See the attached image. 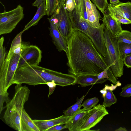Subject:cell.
I'll list each match as a JSON object with an SVG mask.
<instances>
[{"instance_id":"6da1fadb","label":"cell","mask_w":131,"mask_h":131,"mask_svg":"<svg viewBox=\"0 0 131 131\" xmlns=\"http://www.w3.org/2000/svg\"><path fill=\"white\" fill-rule=\"evenodd\" d=\"M67 42L69 74L77 77L97 75L108 67L91 39L82 31L73 28Z\"/></svg>"},{"instance_id":"7a4b0ae2","label":"cell","mask_w":131,"mask_h":131,"mask_svg":"<svg viewBox=\"0 0 131 131\" xmlns=\"http://www.w3.org/2000/svg\"><path fill=\"white\" fill-rule=\"evenodd\" d=\"M54 81L57 85L64 87L77 83V78L73 75L63 73L39 66H27L18 68L14 77L13 84H25L35 86L46 84Z\"/></svg>"},{"instance_id":"3957f363","label":"cell","mask_w":131,"mask_h":131,"mask_svg":"<svg viewBox=\"0 0 131 131\" xmlns=\"http://www.w3.org/2000/svg\"><path fill=\"white\" fill-rule=\"evenodd\" d=\"M15 93L12 99L6 103V109L3 118L10 127L18 131H22L20 119L25 103L28 101L30 90L26 85L17 84Z\"/></svg>"},{"instance_id":"277c9868","label":"cell","mask_w":131,"mask_h":131,"mask_svg":"<svg viewBox=\"0 0 131 131\" xmlns=\"http://www.w3.org/2000/svg\"><path fill=\"white\" fill-rule=\"evenodd\" d=\"M68 13L73 28L79 30L88 36L98 52L104 57L106 53V48L104 37L105 27L103 23L101 24L99 28H95L90 25L82 16L78 15L75 9Z\"/></svg>"},{"instance_id":"5b68a950","label":"cell","mask_w":131,"mask_h":131,"mask_svg":"<svg viewBox=\"0 0 131 131\" xmlns=\"http://www.w3.org/2000/svg\"><path fill=\"white\" fill-rule=\"evenodd\" d=\"M104 37L106 48V53L104 57L105 61L115 77L116 78L121 77L123 74L124 63L120 57L117 38L113 37L106 28Z\"/></svg>"},{"instance_id":"8992f818","label":"cell","mask_w":131,"mask_h":131,"mask_svg":"<svg viewBox=\"0 0 131 131\" xmlns=\"http://www.w3.org/2000/svg\"><path fill=\"white\" fill-rule=\"evenodd\" d=\"M21 52L15 53L9 49L3 63L0 67V91H7L13 84L14 76L18 68Z\"/></svg>"},{"instance_id":"52a82bcc","label":"cell","mask_w":131,"mask_h":131,"mask_svg":"<svg viewBox=\"0 0 131 131\" xmlns=\"http://www.w3.org/2000/svg\"><path fill=\"white\" fill-rule=\"evenodd\" d=\"M24 8L19 4L10 11L0 13V35L10 33L24 17Z\"/></svg>"},{"instance_id":"ba28073f","label":"cell","mask_w":131,"mask_h":131,"mask_svg":"<svg viewBox=\"0 0 131 131\" xmlns=\"http://www.w3.org/2000/svg\"><path fill=\"white\" fill-rule=\"evenodd\" d=\"M51 16L55 19L60 32L67 39L70 36L73 28L65 4L62 3L59 4L56 11Z\"/></svg>"},{"instance_id":"9c48e42d","label":"cell","mask_w":131,"mask_h":131,"mask_svg":"<svg viewBox=\"0 0 131 131\" xmlns=\"http://www.w3.org/2000/svg\"><path fill=\"white\" fill-rule=\"evenodd\" d=\"M42 53L41 50L37 46L32 45H27L22 52L18 68L27 66H38L41 61Z\"/></svg>"},{"instance_id":"30bf717a","label":"cell","mask_w":131,"mask_h":131,"mask_svg":"<svg viewBox=\"0 0 131 131\" xmlns=\"http://www.w3.org/2000/svg\"><path fill=\"white\" fill-rule=\"evenodd\" d=\"M108 112L106 107L100 104L91 109L90 114L82 127L80 131L90 130V129L100 122L103 117L108 115Z\"/></svg>"},{"instance_id":"8fae6325","label":"cell","mask_w":131,"mask_h":131,"mask_svg":"<svg viewBox=\"0 0 131 131\" xmlns=\"http://www.w3.org/2000/svg\"><path fill=\"white\" fill-rule=\"evenodd\" d=\"M50 26L49 28L50 35L53 43L57 50L59 52L62 51L67 53V39L62 35L57 26L56 21L52 16L48 18Z\"/></svg>"},{"instance_id":"7c38bea8","label":"cell","mask_w":131,"mask_h":131,"mask_svg":"<svg viewBox=\"0 0 131 131\" xmlns=\"http://www.w3.org/2000/svg\"><path fill=\"white\" fill-rule=\"evenodd\" d=\"M91 110L85 111L81 109L70 117L65 126L70 131H80L82 127L90 115Z\"/></svg>"},{"instance_id":"4fadbf2b","label":"cell","mask_w":131,"mask_h":131,"mask_svg":"<svg viewBox=\"0 0 131 131\" xmlns=\"http://www.w3.org/2000/svg\"><path fill=\"white\" fill-rule=\"evenodd\" d=\"M87 14L88 23L93 27L99 28L101 27L99 19L101 17L95 5L90 0H85Z\"/></svg>"},{"instance_id":"5bb4252c","label":"cell","mask_w":131,"mask_h":131,"mask_svg":"<svg viewBox=\"0 0 131 131\" xmlns=\"http://www.w3.org/2000/svg\"><path fill=\"white\" fill-rule=\"evenodd\" d=\"M70 117L64 115L57 118L49 120H33V121L40 131H47L50 128L57 125L65 124Z\"/></svg>"},{"instance_id":"9a60e30c","label":"cell","mask_w":131,"mask_h":131,"mask_svg":"<svg viewBox=\"0 0 131 131\" xmlns=\"http://www.w3.org/2000/svg\"><path fill=\"white\" fill-rule=\"evenodd\" d=\"M103 15L102 20L105 28L110 31L113 37H117L123 30L121 23L112 17L106 10Z\"/></svg>"},{"instance_id":"2e32d148","label":"cell","mask_w":131,"mask_h":131,"mask_svg":"<svg viewBox=\"0 0 131 131\" xmlns=\"http://www.w3.org/2000/svg\"><path fill=\"white\" fill-rule=\"evenodd\" d=\"M117 86V85L109 86L105 85L104 88L100 91L102 94L104 101L102 104L105 107H110L112 105L116 103L117 99L114 94L113 91Z\"/></svg>"},{"instance_id":"e0dca14e","label":"cell","mask_w":131,"mask_h":131,"mask_svg":"<svg viewBox=\"0 0 131 131\" xmlns=\"http://www.w3.org/2000/svg\"><path fill=\"white\" fill-rule=\"evenodd\" d=\"M20 125L22 131H40L24 108L21 115Z\"/></svg>"},{"instance_id":"ac0fdd59","label":"cell","mask_w":131,"mask_h":131,"mask_svg":"<svg viewBox=\"0 0 131 131\" xmlns=\"http://www.w3.org/2000/svg\"><path fill=\"white\" fill-rule=\"evenodd\" d=\"M77 83L82 87H85L96 84H102L107 79H103L99 80L96 75H82L77 77Z\"/></svg>"},{"instance_id":"d6986e66","label":"cell","mask_w":131,"mask_h":131,"mask_svg":"<svg viewBox=\"0 0 131 131\" xmlns=\"http://www.w3.org/2000/svg\"><path fill=\"white\" fill-rule=\"evenodd\" d=\"M47 11L45 2L42 3L38 7L37 12L32 19L25 26L23 30L24 32L31 27L37 24L40 19L47 15Z\"/></svg>"},{"instance_id":"ffe728a7","label":"cell","mask_w":131,"mask_h":131,"mask_svg":"<svg viewBox=\"0 0 131 131\" xmlns=\"http://www.w3.org/2000/svg\"><path fill=\"white\" fill-rule=\"evenodd\" d=\"M111 4L115 10L131 22V2H128L124 3L120 2L116 5Z\"/></svg>"},{"instance_id":"44dd1931","label":"cell","mask_w":131,"mask_h":131,"mask_svg":"<svg viewBox=\"0 0 131 131\" xmlns=\"http://www.w3.org/2000/svg\"><path fill=\"white\" fill-rule=\"evenodd\" d=\"M85 97L84 95H83L79 99L77 97V102L74 104L66 110L64 111L63 113L64 115L70 117L79 111L81 109L82 103Z\"/></svg>"},{"instance_id":"7402d4cb","label":"cell","mask_w":131,"mask_h":131,"mask_svg":"<svg viewBox=\"0 0 131 131\" xmlns=\"http://www.w3.org/2000/svg\"><path fill=\"white\" fill-rule=\"evenodd\" d=\"M105 10L112 17L119 21L122 24H131L130 21L126 19L115 10L112 7L111 4H109L107 8Z\"/></svg>"},{"instance_id":"603a6c76","label":"cell","mask_w":131,"mask_h":131,"mask_svg":"<svg viewBox=\"0 0 131 131\" xmlns=\"http://www.w3.org/2000/svg\"><path fill=\"white\" fill-rule=\"evenodd\" d=\"M118 48L121 58L123 61L126 56L131 54V44L118 42Z\"/></svg>"},{"instance_id":"cb8c5ba5","label":"cell","mask_w":131,"mask_h":131,"mask_svg":"<svg viewBox=\"0 0 131 131\" xmlns=\"http://www.w3.org/2000/svg\"><path fill=\"white\" fill-rule=\"evenodd\" d=\"M116 37L118 42L131 44V32L129 31L123 30Z\"/></svg>"},{"instance_id":"d4e9b609","label":"cell","mask_w":131,"mask_h":131,"mask_svg":"<svg viewBox=\"0 0 131 131\" xmlns=\"http://www.w3.org/2000/svg\"><path fill=\"white\" fill-rule=\"evenodd\" d=\"M45 3L47 15H52L56 9L58 5L57 0H46Z\"/></svg>"},{"instance_id":"484cf974","label":"cell","mask_w":131,"mask_h":131,"mask_svg":"<svg viewBox=\"0 0 131 131\" xmlns=\"http://www.w3.org/2000/svg\"><path fill=\"white\" fill-rule=\"evenodd\" d=\"M99 100L96 97L86 99L82 104L81 106L83 107V109L85 111L91 110L92 107L96 106Z\"/></svg>"},{"instance_id":"4316f807","label":"cell","mask_w":131,"mask_h":131,"mask_svg":"<svg viewBox=\"0 0 131 131\" xmlns=\"http://www.w3.org/2000/svg\"><path fill=\"white\" fill-rule=\"evenodd\" d=\"M98 9L102 14H104V11L107 8L109 5L107 0H91Z\"/></svg>"},{"instance_id":"83f0119b","label":"cell","mask_w":131,"mask_h":131,"mask_svg":"<svg viewBox=\"0 0 131 131\" xmlns=\"http://www.w3.org/2000/svg\"><path fill=\"white\" fill-rule=\"evenodd\" d=\"M9 93L7 91H0V114L5 108L3 105L4 102L6 103L9 102L10 100L8 97Z\"/></svg>"},{"instance_id":"f1b7e54d","label":"cell","mask_w":131,"mask_h":131,"mask_svg":"<svg viewBox=\"0 0 131 131\" xmlns=\"http://www.w3.org/2000/svg\"><path fill=\"white\" fill-rule=\"evenodd\" d=\"M4 38L2 37L0 39V67L3 63L6 56V52L5 48L3 45Z\"/></svg>"},{"instance_id":"f546056e","label":"cell","mask_w":131,"mask_h":131,"mask_svg":"<svg viewBox=\"0 0 131 131\" xmlns=\"http://www.w3.org/2000/svg\"><path fill=\"white\" fill-rule=\"evenodd\" d=\"M119 95L124 97H129L131 96V84H127L122 88Z\"/></svg>"},{"instance_id":"4dcf8cb0","label":"cell","mask_w":131,"mask_h":131,"mask_svg":"<svg viewBox=\"0 0 131 131\" xmlns=\"http://www.w3.org/2000/svg\"><path fill=\"white\" fill-rule=\"evenodd\" d=\"M74 0L75 4V11L78 15L82 16L83 0Z\"/></svg>"},{"instance_id":"1f68e13d","label":"cell","mask_w":131,"mask_h":131,"mask_svg":"<svg viewBox=\"0 0 131 131\" xmlns=\"http://www.w3.org/2000/svg\"><path fill=\"white\" fill-rule=\"evenodd\" d=\"M65 7L69 12H71L75 8V4L74 0H66L65 2Z\"/></svg>"},{"instance_id":"d6a6232c","label":"cell","mask_w":131,"mask_h":131,"mask_svg":"<svg viewBox=\"0 0 131 131\" xmlns=\"http://www.w3.org/2000/svg\"><path fill=\"white\" fill-rule=\"evenodd\" d=\"M46 84L48 86L49 88V92L48 95V96L49 97L53 93L57 85L54 81L47 82Z\"/></svg>"},{"instance_id":"836d02e7","label":"cell","mask_w":131,"mask_h":131,"mask_svg":"<svg viewBox=\"0 0 131 131\" xmlns=\"http://www.w3.org/2000/svg\"><path fill=\"white\" fill-rule=\"evenodd\" d=\"M124 64L128 68H131V54L126 56L123 60Z\"/></svg>"},{"instance_id":"e575fe53","label":"cell","mask_w":131,"mask_h":131,"mask_svg":"<svg viewBox=\"0 0 131 131\" xmlns=\"http://www.w3.org/2000/svg\"><path fill=\"white\" fill-rule=\"evenodd\" d=\"M66 128L65 125L62 126L60 125H57L50 128L47 131H60Z\"/></svg>"},{"instance_id":"d590c367","label":"cell","mask_w":131,"mask_h":131,"mask_svg":"<svg viewBox=\"0 0 131 131\" xmlns=\"http://www.w3.org/2000/svg\"><path fill=\"white\" fill-rule=\"evenodd\" d=\"M46 0H35V1L32 4L33 6L39 7L41 4L43 2H45Z\"/></svg>"},{"instance_id":"8d00e7d4","label":"cell","mask_w":131,"mask_h":131,"mask_svg":"<svg viewBox=\"0 0 131 131\" xmlns=\"http://www.w3.org/2000/svg\"><path fill=\"white\" fill-rule=\"evenodd\" d=\"M120 2L119 0H110V2L111 4L114 5L117 4Z\"/></svg>"},{"instance_id":"74e56055","label":"cell","mask_w":131,"mask_h":131,"mask_svg":"<svg viewBox=\"0 0 131 131\" xmlns=\"http://www.w3.org/2000/svg\"><path fill=\"white\" fill-rule=\"evenodd\" d=\"M115 131H127V130L125 127H120L119 128L116 129Z\"/></svg>"},{"instance_id":"f35d334b","label":"cell","mask_w":131,"mask_h":131,"mask_svg":"<svg viewBox=\"0 0 131 131\" xmlns=\"http://www.w3.org/2000/svg\"><path fill=\"white\" fill-rule=\"evenodd\" d=\"M66 0H57L58 5L60 3H62L65 4Z\"/></svg>"},{"instance_id":"ab89813d","label":"cell","mask_w":131,"mask_h":131,"mask_svg":"<svg viewBox=\"0 0 131 131\" xmlns=\"http://www.w3.org/2000/svg\"><path fill=\"white\" fill-rule=\"evenodd\" d=\"M130 131H131V130H130Z\"/></svg>"}]
</instances>
